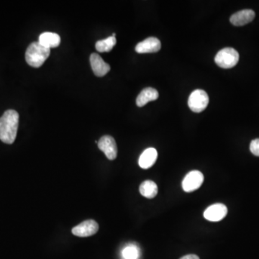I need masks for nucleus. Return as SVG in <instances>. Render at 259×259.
Masks as SVG:
<instances>
[{"mask_svg": "<svg viewBox=\"0 0 259 259\" xmlns=\"http://www.w3.org/2000/svg\"><path fill=\"white\" fill-rule=\"evenodd\" d=\"M19 114L13 109L5 111L0 118V140L7 144H13L17 137Z\"/></svg>", "mask_w": 259, "mask_h": 259, "instance_id": "f257e3e1", "label": "nucleus"}, {"mask_svg": "<svg viewBox=\"0 0 259 259\" xmlns=\"http://www.w3.org/2000/svg\"><path fill=\"white\" fill-rule=\"evenodd\" d=\"M50 53L51 49L46 48L39 42L32 43L26 50V62L32 67H41L48 59Z\"/></svg>", "mask_w": 259, "mask_h": 259, "instance_id": "f03ea898", "label": "nucleus"}, {"mask_svg": "<svg viewBox=\"0 0 259 259\" xmlns=\"http://www.w3.org/2000/svg\"><path fill=\"white\" fill-rule=\"evenodd\" d=\"M216 64L223 69L233 68L239 61V53L233 48H226L218 52L214 58Z\"/></svg>", "mask_w": 259, "mask_h": 259, "instance_id": "7ed1b4c3", "label": "nucleus"}, {"mask_svg": "<svg viewBox=\"0 0 259 259\" xmlns=\"http://www.w3.org/2000/svg\"><path fill=\"white\" fill-rule=\"evenodd\" d=\"M209 104L208 94L202 90H196L190 94L188 105L194 112H202L206 109Z\"/></svg>", "mask_w": 259, "mask_h": 259, "instance_id": "20e7f679", "label": "nucleus"}, {"mask_svg": "<svg viewBox=\"0 0 259 259\" xmlns=\"http://www.w3.org/2000/svg\"><path fill=\"white\" fill-rule=\"evenodd\" d=\"M204 182V175L199 171H190L182 182V188L186 192H192L199 189Z\"/></svg>", "mask_w": 259, "mask_h": 259, "instance_id": "39448f33", "label": "nucleus"}, {"mask_svg": "<svg viewBox=\"0 0 259 259\" xmlns=\"http://www.w3.org/2000/svg\"><path fill=\"white\" fill-rule=\"evenodd\" d=\"M98 147L109 160H115L118 155V147L115 139L110 136H103L98 141Z\"/></svg>", "mask_w": 259, "mask_h": 259, "instance_id": "423d86ee", "label": "nucleus"}, {"mask_svg": "<svg viewBox=\"0 0 259 259\" xmlns=\"http://www.w3.org/2000/svg\"><path fill=\"white\" fill-rule=\"evenodd\" d=\"M99 230V225L95 220H87L72 229V233L76 236L84 238L94 235Z\"/></svg>", "mask_w": 259, "mask_h": 259, "instance_id": "0eeeda50", "label": "nucleus"}, {"mask_svg": "<svg viewBox=\"0 0 259 259\" xmlns=\"http://www.w3.org/2000/svg\"><path fill=\"white\" fill-rule=\"evenodd\" d=\"M228 214V208L223 204L217 203L207 207L204 217L210 222H219L225 218Z\"/></svg>", "mask_w": 259, "mask_h": 259, "instance_id": "6e6552de", "label": "nucleus"}, {"mask_svg": "<svg viewBox=\"0 0 259 259\" xmlns=\"http://www.w3.org/2000/svg\"><path fill=\"white\" fill-rule=\"evenodd\" d=\"M90 63L94 75L99 77L105 76L110 70V66L105 62L101 56L97 53L91 54Z\"/></svg>", "mask_w": 259, "mask_h": 259, "instance_id": "1a4fd4ad", "label": "nucleus"}, {"mask_svg": "<svg viewBox=\"0 0 259 259\" xmlns=\"http://www.w3.org/2000/svg\"><path fill=\"white\" fill-rule=\"evenodd\" d=\"M161 42L158 38L150 37L137 44L136 51L138 53H155L161 49Z\"/></svg>", "mask_w": 259, "mask_h": 259, "instance_id": "9d476101", "label": "nucleus"}, {"mask_svg": "<svg viewBox=\"0 0 259 259\" xmlns=\"http://www.w3.org/2000/svg\"><path fill=\"white\" fill-rule=\"evenodd\" d=\"M255 15V13L252 10H241L233 14L230 17V21L235 26H245L252 22Z\"/></svg>", "mask_w": 259, "mask_h": 259, "instance_id": "9b49d317", "label": "nucleus"}, {"mask_svg": "<svg viewBox=\"0 0 259 259\" xmlns=\"http://www.w3.org/2000/svg\"><path fill=\"white\" fill-rule=\"evenodd\" d=\"M158 157V152L153 148L146 149L140 155L138 160V164L143 169H148L154 165Z\"/></svg>", "mask_w": 259, "mask_h": 259, "instance_id": "f8f14e48", "label": "nucleus"}, {"mask_svg": "<svg viewBox=\"0 0 259 259\" xmlns=\"http://www.w3.org/2000/svg\"><path fill=\"white\" fill-rule=\"evenodd\" d=\"M158 96L159 94L156 90L152 87H148L142 90L141 92L137 96L136 99V105L141 107L149 102L156 100L158 98Z\"/></svg>", "mask_w": 259, "mask_h": 259, "instance_id": "ddd939ff", "label": "nucleus"}, {"mask_svg": "<svg viewBox=\"0 0 259 259\" xmlns=\"http://www.w3.org/2000/svg\"><path fill=\"white\" fill-rule=\"evenodd\" d=\"M38 42L46 48H56L60 45L61 38L59 35L54 32H45L40 35Z\"/></svg>", "mask_w": 259, "mask_h": 259, "instance_id": "4468645a", "label": "nucleus"}, {"mask_svg": "<svg viewBox=\"0 0 259 259\" xmlns=\"http://www.w3.org/2000/svg\"><path fill=\"white\" fill-rule=\"evenodd\" d=\"M140 194L148 199H153L158 194V186L154 182L147 180L143 182L139 188Z\"/></svg>", "mask_w": 259, "mask_h": 259, "instance_id": "2eb2a0df", "label": "nucleus"}, {"mask_svg": "<svg viewBox=\"0 0 259 259\" xmlns=\"http://www.w3.org/2000/svg\"><path fill=\"white\" fill-rule=\"evenodd\" d=\"M116 43L115 37H108L106 39L101 40L96 43V49L100 53L109 52L112 51V48L116 45Z\"/></svg>", "mask_w": 259, "mask_h": 259, "instance_id": "dca6fc26", "label": "nucleus"}, {"mask_svg": "<svg viewBox=\"0 0 259 259\" xmlns=\"http://www.w3.org/2000/svg\"><path fill=\"white\" fill-rule=\"evenodd\" d=\"M138 256V250L136 247L132 246V245L126 247L122 251V257L124 259H137Z\"/></svg>", "mask_w": 259, "mask_h": 259, "instance_id": "f3484780", "label": "nucleus"}, {"mask_svg": "<svg viewBox=\"0 0 259 259\" xmlns=\"http://www.w3.org/2000/svg\"><path fill=\"white\" fill-rule=\"evenodd\" d=\"M250 150L253 154L259 156V138L255 139L251 141Z\"/></svg>", "mask_w": 259, "mask_h": 259, "instance_id": "a211bd4d", "label": "nucleus"}, {"mask_svg": "<svg viewBox=\"0 0 259 259\" xmlns=\"http://www.w3.org/2000/svg\"><path fill=\"white\" fill-rule=\"evenodd\" d=\"M180 259H199V257L195 254H189V255L184 256Z\"/></svg>", "mask_w": 259, "mask_h": 259, "instance_id": "6ab92c4d", "label": "nucleus"}, {"mask_svg": "<svg viewBox=\"0 0 259 259\" xmlns=\"http://www.w3.org/2000/svg\"><path fill=\"white\" fill-rule=\"evenodd\" d=\"M112 37H115L116 36V34L115 33H112Z\"/></svg>", "mask_w": 259, "mask_h": 259, "instance_id": "aec40b11", "label": "nucleus"}]
</instances>
